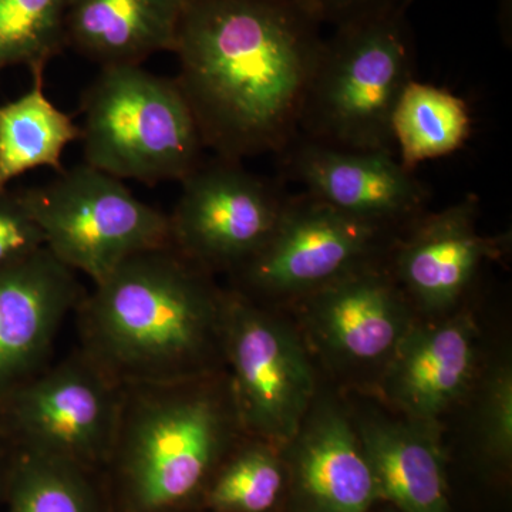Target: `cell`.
<instances>
[{"mask_svg": "<svg viewBox=\"0 0 512 512\" xmlns=\"http://www.w3.org/2000/svg\"><path fill=\"white\" fill-rule=\"evenodd\" d=\"M301 0H192L173 52L177 82L205 148L241 161L282 153L299 120L325 39Z\"/></svg>", "mask_w": 512, "mask_h": 512, "instance_id": "obj_1", "label": "cell"}, {"mask_svg": "<svg viewBox=\"0 0 512 512\" xmlns=\"http://www.w3.org/2000/svg\"><path fill=\"white\" fill-rule=\"evenodd\" d=\"M224 293L171 245L138 252L84 292L79 348L121 386L221 372Z\"/></svg>", "mask_w": 512, "mask_h": 512, "instance_id": "obj_2", "label": "cell"}, {"mask_svg": "<svg viewBox=\"0 0 512 512\" xmlns=\"http://www.w3.org/2000/svg\"><path fill=\"white\" fill-rule=\"evenodd\" d=\"M241 434L225 369L123 386L119 424L100 470L111 512H192Z\"/></svg>", "mask_w": 512, "mask_h": 512, "instance_id": "obj_3", "label": "cell"}, {"mask_svg": "<svg viewBox=\"0 0 512 512\" xmlns=\"http://www.w3.org/2000/svg\"><path fill=\"white\" fill-rule=\"evenodd\" d=\"M413 72L414 45L406 9L336 26L323 43L298 136L343 150L396 156L393 111Z\"/></svg>", "mask_w": 512, "mask_h": 512, "instance_id": "obj_4", "label": "cell"}, {"mask_svg": "<svg viewBox=\"0 0 512 512\" xmlns=\"http://www.w3.org/2000/svg\"><path fill=\"white\" fill-rule=\"evenodd\" d=\"M84 163L119 180L183 181L201 165L200 128L175 79L103 67L82 99Z\"/></svg>", "mask_w": 512, "mask_h": 512, "instance_id": "obj_5", "label": "cell"}, {"mask_svg": "<svg viewBox=\"0 0 512 512\" xmlns=\"http://www.w3.org/2000/svg\"><path fill=\"white\" fill-rule=\"evenodd\" d=\"M222 356L244 434L285 447L319 393L301 330L279 308L228 288L222 308Z\"/></svg>", "mask_w": 512, "mask_h": 512, "instance_id": "obj_6", "label": "cell"}, {"mask_svg": "<svg viewBox=\"0 0 512 512\" xmlns=\"http://www.w3.org/2000/svg\"><path fill=\"white\" fill-rule=\"evenodd\" d=\"M22 194L46 249L93 284L130 256L171 245L168 215L138 200L123 180L86 163Z\"/></svg>", "mask_w": 512, "mask_h": 512, "instance_id": "obj_7", "label": "cell"}, {"mask_svg": "<svg viewBox=\"0 0 512 512\" xmlns=\"http://www.w3.org/2000/svg\"><path fill=\"white\" fill-rule=\"evenodd\" d=\"M121 400L123 386L77 346L0 394V441L15 453L63 458L100 473Z\"/></svg>", "mask_w": 512, "mask_h": 512, "instance_id": "obj_8", "label": "cell"}, {"mask_svg": "<svg viewBox=\"0 0 512 512\" xmlns=\"http://www.w3.org/2000/svg\"><path fill=\"white\" fill-rule=\"evenodd\" d=\"M397 237L303 192L286 198L265 244L231 274V288L274 308L292 305L360 266L386 259Z\"/></svg>", "mask_w": 512, "mask_h": 512, "instance_id": "obj_9", "label": "cell"}, {"mask_svg": "<svg viewBox=\"0 0 512 512\" xmlns=\"http://www.w3.org/2000/svg\"><path fill=\"white\" fill-rule=\"evenodd\" d=\"M292 306L311 355L346 379L373 377V387L419 320L387 258L360 266Z\"/></svg>", "mask_w": 512, "mask_h": 512, "instance_id": "obj_10", "label": "cell"}, {"mask_svg": "<svg viewBox=\"0 0 512 512\" xmlns=\"http://www.w3.org/2000/svg\"><path fill=\"white\" fill-rule=\"evenodd\" d=\"M286 198L241 161L201 163L181 181L168 215L171 247L208 274H234L272 234Z\"/></svg>", "mask_w": 512, "mask_h": 512, "instance_id": "obj_11", "label": "cell"}, {"mask_svg": "<svg viewBox=\"0 0 512 512\" xmlns=\"http://www.w3.org/2000/svg\"><path fill=\"white\" fill-rule=\"evenodd\" d=\"M480 200L468 194L426 212L396 238L387 266L417 315L440 318L461 308L485 261L507 254L510 235L478 231Z\"/></svg>", "mask_w": 512, "mask_h": 512, "instance_id": "obj_12", "label": "cell"}, {"mask_svg": "<svg viewBox=\"0 0 512 512\" xmlns=\"http://www.w3.org/2000/svg\"><path fill=\"white\" fill-rule=\"evenodd\" d=\"M288 177L349 217L400 232L426 214L430 192L394 154L343 150L296 136L282 151Z\"/></svg>", "mask_w": 512, "mask_h": 512, "instance_id": "obj_13", "label": "cell"}, {"mask_svg": "<svg viewBox=\"0 0 512 512\" xmlns=\"http://www.w3.org/2000/svg\"><path fill=\"white\" fill-rule=\"evenodd\" d=\"M282 456L284 512H369L380 501L353 416L329 394L318 393Z\"/></svg>", "mask_w": 512, "mask_h": 512, "instance_id": "obj_14", "label": "cell"}, {"mask_svg": "<svg viewBox=\"0 0 512 512\" xmlns=\"http://www.w3.org/2000/svg\"><path fill=\"white\" fill-rule=\"evenodd\" d=\"M481 369L473 316L457 311L417 320L384 370L376 389L406 419L440 424L467 399Z\"/></svg>", "mask_w": 512, "mask_h": 512, "instance_id": "obj_15", "label": "cell"}, {"mask_svg": "<svg viewBox=\"0 0 512 512\" xmlns=\"http://www.w3.org/2000/svg\"><path fill=\"white\" fill-rule=\"evenodd\" d=\"M84 292L76 272L46 248L0 269V394L49 365L64 319Z\"/></svg>", "mask_w": 512, "mask_h": 512, "instance_id": "obj_16", "label": "cell"}, {"mask_svg": "<svg viewBox=\"0 0 512 512\" xmlns=\"http://www.w3.org/2000/svg\"><path fill=\"white\" fill-rule=\"evenodd\" d=\"M379 500L399 512H451L440 424L353 416Z\"/></svg>", "mask_w": 512, "mask_h": 512, "instance_id": "obj_17", "label": "cell"}, {"mask_svg": "<svg viewBox=\"0 0 512 512\" xmlns=\"http://www.w3.org/2000/svg\"><path fill=\"white\" fill-rule=\"evenodd\" d=\"M177 0H67L66 45L103 67L141 64L173 52Z\"/></svg>", "mask_w": 512, "mask_h": 512, "instance_id": "obj_18", "label": "cell"}, {"mask_svg": "<svg viewBox=\"0 0 512 512\" xmlns=\"http://www.w3.org/2000/svg\"><path fill=\"white\" fill-rule=\"evenodd\" d=\"M77 140L80 126L47 99L43 73H33L32 89L0 106V190L37 168L62 173L64 150Z\"/></svg>", "mask_w": 512, "mask_h": 512, "instance_id": "obj_19", "label": "cell"}, {"mask_svg": "<svg viewBox=\"0 0 512 512\" xmlns=\"http://www.w3.org/2000/svg\"><path fill=\"white\" fill-rule=\"evenodd\" d=\"M466 101L434 84L410 80L392 116V137L399 163L407 171L424 161L450 156L471 136Z\"/></svg>", "mask_w": 512, "mask_h": 512, "instance_id": "obj_20", "label": "cell"}, {"mask_svg": "<svg viewBox=\"0 0 512 512\" xmlns=\"http://www.w3.org/2000/svg\"><path fill=\"white\" fill-rule=\"evenodd\" d=\"M0 512H111L99 471L12 451Z\"/></svg>", "mask_w": 512, "mask_h": 512, "instance_id": "obj_21", "label": "cell"}, {"mask_svg": "<svg viewBox=\"0 0 512 512\" xmlns=\"http://www.w3.org/2000/svg\"><path fill=\"white\" fill-rule=\"evenodd\" d=\"M285 485L282 448L241 434L212 471L192 512H274Z\"/></svg>", "mask_w": 512, "mask_h": 512, "instance_id": "obj_22", "label": "cell"}, {"mask_svg": "<svg viewBox=\"0 0 512 512\" xmlns=\"http://www.w3.org/2000/svg\"><path fill=\"white\" fill-rule=\"evenodd\" d=\"M66 9L67 0H0V72L45 73L66 46Z\"/></svg>", "mask_w": 512, "mask_h": 512, "instance_id": "obj_23", "label": "cell"}, {"mask_svg": "<svg viewBox=\"0 0 512 512\" xmlns=\"http://www.w3.org/2000/svg\"><path fill=\"white\" fill-rule=\"evenodd\" d=\"M473 439L485 463L508 468L512 458V366L503 355L481 366L474 383Z\"/></svg>", "mask_w": 512, "mask_h": 512, "instance_id": "obj_24", "label": "cell"}, {"mask_svg": "<svg viewBox=\"0 0 512 512\" xmlns=\"http://www.w3.org/2000/svg\"><path fill=\"white\" fill-rule=\"evenodd\" d=\"M43 248L42 229L22 191L0 190V269L19 264Z\"/></svg>", "mask_w": 512, "mask_h": 512, "instance_id": "obj_25", "label": "cell"}, {"mask_svg": "<svg viewBox=\"0 0 512 512\" xmlns=\"http://www.w3.org/2000/svg\"><path fill=\"white\" fill-rule=\"evenodd\" d=\"M320 23L340 26L353 20L387 12L392 9L409 8L413 0H301Z\"/></svg>", "mask_w": 512, "mask_h": 512, "instance_id": "obj_26", "label": "cell"}, {"mask_svg": "<svg viewBox=\"0 0 512 512\" xmlns=\"http://www.w3.org/2000/svg\"><path fill=\"white\" fill-rule=\"evenodd\" d=\"M10 460H12V451L0 441V510H2L3 498H5Z\"/></svg>", "mask_w": 512, "mask_h": 512, "instance_id": "obj_27", "label": "cell"}, {"mask_svg": "<svg viewBox=\"0 0 512 512\" xmlns=\"http://www.w3.org/2000/svg\"><path fill=\"white\" fill-rule=\"evenodd\" d=\"M178 3H180L181 6H183V9L185 8V6L188 5V3H191L192 0H177Z\"/></svg>", "mask_w": 512, "mask_h": 512, "instance_id": "obj_28", "label": "cell"}, {"mask_svg": "<svg viewBox=\"0 0 512 512\" xmlns=\"http://www.w3.org/2000/svg\"><path fill=\"white\" fill-rule=\"evenodd\" d=\"M384 512H393V511H384Z\"/></svg>", "mask_w": 512, "mask_h": 512, "instance_id": "obj_29", "label": "cell"}]
</instances>
